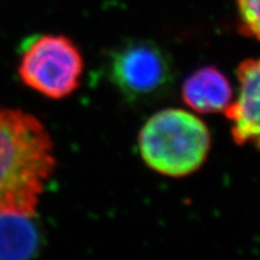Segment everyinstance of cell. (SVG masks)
Segmentation results:
<instances>
[{
    "instance_id": "1",
    "label": "cell",
    "mask_w": 260,
    "mask_h": 260,
    "mask_svg": "<svg viewBox=\"0 0 260 260\" xmlns=\"http://www.w3.org/2000/svg\"><path fill=\"white\" fill-rule=\"evenodd\" d=\"M56 162L40 119L18 109H0V213L35 217Z\"/></svg>"
},
{
    "instance_id": "2",
    "label": "cell",
    "mask_w": 260,
    "mask_h": 260,
    "mask_svg": "<svg viewBox=\"0 0 260 260\" xmlns=\"http://www.w3.org/2000/svg\"><path fill=\"white\" fill-rule=\"evenodd\" d=\"M139 152L149 169L168 177H186L203 167L211 133L194 113L167 109L148 118L139 133Z\"/></svg>"
},
{
    "instance_id": "3",
    "label": "cell",
    "mask_w": 260,
    "mask_h": 260,
    "mask_svg": "<svg viewBox=\"0 0 260 260\" xmlns=\"http://www.w3.org/2000/svg\"><path fill=\"white\" fill-rule=\"evenodd\" d=\"M83 70L79 47L59 34L38 35L28 40L18 64L22 83L53 100L68 98L79 88Z\"/></svg>"
},
{
    "instance_id": "4",
    "label": "cell",
    "mask_w": 260,
    "mask_h": 260,
    "mask_svg": "<svg viewBox=\"0 0 260 260\" xmlns=\"http://www.w3.org/2000/svg\"><path fill=\"white\" fill-rule=\"evenodd\" d=\"M109 73L112 83L130 100L161 95L174 79L170 58L147 40H132L117 48L110 57Z\"/></svg>"
},
{
    "instance_id": "5",
    "label": "cell",
    "mask_w": 260,
    "mask_h": 260,
    "mask_svg": "<svg viewBox=\"0 0 260 260\" xmlns=\"http://www.w3.org/2000/svg\"><path fill=\"white\" fill-rule=\"evenodd\" d=\"M237 95L224 111L234 142L260 151V58H249L237 67Z\"/></svg>"
},
{
    "instance_id": "6",
    "label": "cell",
    "mask_w": 260,
    "mask_h": 260,
    "mask_svg": "<svg viewBox=\"0 0 260 260\" xmlns=\"http://www.w3.org/2000/svg\"><path fill=\"white\" fill-rule=\"evenodd\" d=\"M234 99L232 83L216 67H204L187 77L182 86V100L203 115L220 113Z\"/></svg>"
},
{
    "instance_id": "7",
    "label": "cell",
    "mask_w": 260,
    "mask_h": 260,
    "mask_svg": "<svg viewBox=\"0 0 260 260\" xmlns=\"http://www.w3.org/2000/svg\"><path fill=\"white\" fill-rule=\"evenodd\" d=\"M40 245V233L31 216L0 213V259L32 258L38 254Z\"/></svg>"
},
{
    "instance_id": "8",
    "label": "cell",
    "mask_w": 260,
    "mask_h": 260,
    "mask_svg": "<svg viewBox=\"0 0 260 260\" xmlns=\"http://www.w3.org/2000/svg\"><path fill=\"white\" fill-rule=\"evenodd\" d=\"M235 5L240 32L260 42V0H235Z\"/></svg>"
}]
</instances>
